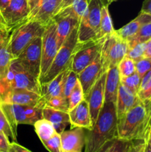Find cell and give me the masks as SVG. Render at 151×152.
Here are the masks:
<instances>
[{"mask_svg": "<svg viewBox=\"0 0 151 152\" xmlns=\"http://www.w3.org/2000/svg\"><path fill=\"white\" fill-rule=\"evenodd\" d=\"M150 127L151 99L140 100L118 119L117 138L129 141L144 140Z\"/></svg>", "mask_w": 151, "mask_h": 152, "instance_id": "obj_1", "label": "cell"}, {"mask_svg": "<svg viewBox=\"0 0 151 152\" xmlns=\"http://www.w3.org/2000/svg\"><path fill=\"white\" fill-rule=\"evenodd\" d=\"M115 103L105 102L96 123L87 130L84 152H97L107 142L118 137Z\"/></svg>", "mask_w": 151, "mask_h": 152, "instance_id": "obj_2", "label": "cell"}, {"mask_svg": "<svg viewBox=\"0 0 151 152\" xmlns=\"http://www.w3.org/2000/svg\"><path fill=\"white\" fill-rule=\"evenodd\" d=\"M15 89H27L36 93H41L39 80L24 69L17 59L12 60L7 74L0 79V101L8 93Z\"/></svg>", "mask_w": 151, "mask_h": 152, "instance_id": "obj_3", "label": "cell"}, {"mask_svg": "<svg viewBox=\"0 0 151 152\" xmlns=\"http://www.w3.org/2000/svg\"><path fill=\"white\" fill-rule=\"evenodd\" d=\"M45 25L35 20H27L10 31L9 48L13 59H16L22 50L36 37H41Z\"/></svg>", "mask_w": 151, "mask_h": 152, "instance_id": "obj_4", "label": "cell"}, {"mask_svg": "<svg viewBox=\"0 0 151 152\" xmlns=\"http://www.w3.org/2000/svg\"><path fill=\"white\" fill-rule=\"evenodd\" d=\"M0 108L16 138H17V127L19 125L33 126L36 122L42 119V108L38 107L0 102Z\"/></svg>", "mask_w": 151, "mask_h": 152, "instance_id": "obj_5", "label": "cell"}, {"mask_svg": "<svg viewBox=\"0 0 151 152\" xmlns=\"http://www.w3.org/2000/svg\"><path fill=\"white\" fill-rule=\"evenodd\" d=\"M78 25L74 28L65 42L59 48L48 71H47L42 80L40 81L41 84L50 81L58 74L71 68L74 50L78 42Z\"/></svg>", "mask_w": 151, "mask_h": 152, "instance_id": "obj_6", "label": "cell"}, {"mask_svg": "<svg viewBox=\"0 0 151 152\" xmlns=\"http://www.w3.org/2000/svg\"><path fill=\"white\" fill-rule=\"evenodd\" d=\"M107 0H90L78 25V42L96 40L101 20V10Z\"/></svg>", "mask_w": 151, "mask_h": 152, "instance_id": "obj_7", "label": "cell"}, {"mask_svg": "<svg viewBox=\"0 0 151 152\" xmlns=\"http://www.w3.org/2000/svg\"><path fill=\"white\" fill-rule=\"evenodd\" d=\"M127 40L120 37L115 31L107 36L101 50L102 74L107 73L113 67L118 66L121 59L127 55Z\"/></svg>", "mask_w": 151, "mask_h": 152, "instance_id": "obj_8", "label": "cell"}, {"mask_svg": "<svg viewBox=\"0 0 151 152\" xmlns=\"http://www.w3.org/2000/svg\"><path fill=\"white\" fill-rule=\"evenodd\" d=\"M106 37L99 40H91L86 42H77L74 50L71 70L77 74L91 64L101 53Z\"/></svg>", "mask_w": 151, "mask_h": 152, "instance_id": "obj_9", "label": "cell"}, {"mask_svg": "<svg viewBox=\"0 0 151 152\" xmlns=\"http://www.w3.org/2000/svg\"><path fill=\"white\" fill-rule=\"evenodd\" d=\"M41 41V63L39 81L42 80L48 71L59 49L56 34V24L53 19L45 25Z\"/></svg>", "mask_w": 151, "mask_h": 152, "instance_id": "obj_10", "label": "cell"}, {"mask_svg": "<svg viewBox=\"0 0 151 152\" xmlns=\"http://www.w3.org/2000/svg\"><path fill=\"white\" fill-rule=\"evenodd\" d=\"M41 37H36L16 58L24 69L38 80L41 73Z\"/></svg>", "mask_w": 151, "mask_h": 152, "instance_id": "obj_11", "label": "cell"}, {"mask_svg": "<svg viewBox=\"0 0 151 152\" xmlns=\"http://www.w3.org/2000/svg\"><path fill=\"white\" fill-rule=\"evenodd\" d=\"M30 13L27 0H11L1 13L6 29L11 31L22 22H25Z\"/></svg>", "mask_w": 151, "mask_h": 152, "instance_id": "obj_12", "label": "cell"}, {"mask_svg": "<svg viewBox=\"0 0 151 152\" xmlns=\"http://www.w3.org/2000/svg\"><path fill=\"white\" fill-rule=\"evenodd\" d=\"M107 73L102 74L98 79L92 88L85 96L84 99L87 101L90 108V117L93 126L96 123L99 112L102 110L105 103V81Z\"/></svg>", "mask_w": 151, "mask_h": 152, "instance_id": "obj_13", "label": "cell"}, {"mask_svg": "<svg viewBox=\"0 0 151 152\" xmlns=\"http://www.w3.org/2000/svg\"><path fill=\"white\" fill-rule=\"evenodd\" d=\"M0 102L38 107L41 108L45 106L39 94L27 89H15L10 91L1 99Z\"/></svg>", "mask_w": 151, "mask_h": 152, "instance_id": "obj_14", "label": "cell"}, {"mask_svg": "<svg viewBox=\"0 0 151 152\" xmlns=\"http://www.w3.org/2000/svg\"><path fill=\"white\" fill-rule=\"evenodd\" d=\"M87 129L81 127L72 128L60 134L62 152H81L85 146Z\"/></svg>", "mask_w": 151, "mask_h": 152, "instance_id": "obj_15", "label": "cell"}, {"mask_svg": "<svg viewBox=\"0 0 151 152\" xmlns=\"http://www.w3.org/2000/svg\"><path fill=\"white\" fill-rule=\"evenodd\" d=\"M62 1V0H40L38 6L30 13L27 20H35L46 25L56 14Z\"/></svg>", "mask_w": 151, "mask_h": 152, "instance_id": "obj_16", "label": "cell"}, {"mask_svg": "<svg viewBox=\"0 0 151 152\" xmlns=\"http://www.w3.org/2000/svg\"><path fill=\"white\" fill-rule=\"evenodd\" d=\"M102 74H103L102 71L100 53L91 64L86 67L81 72L78 74V80L82 86L84 97L89 93L93 85L96 83Z\"/></svg>", "mask_w": 151, "mask_h": 152, "instance_id": "obj_17", "label": "cell"}, {"mask_svg": "<svg viewBox=\"0 0 151 152\" xmlns=\"http://www.w3.org/2000/svg\"><path fill=\"white\" fill-rule=\"evenodd\" d=\"M71 129L81 127L90 130L93 127L90 117V108L87 101L85 99L80 102L76 106L68 111Z\"/></svg>", "mask_w": 151, "mask_h": 152, "instance_id": "obj_18", "label": "cell"}, {"mask_svg": "<svg viewBox=\"0 0 151 152\" xmlns=\"http://www.w3.org/2000/svg\"><path fill=\"white\" fill-rule=\"evenodd\" d=\"M140 100L137 94L133 93L132 91L121 83L115 102L117 118L118 119L122 117Z\"/></svg>", "mask_w": 151, "mask_h": 152, "instance_id": "obj_19", "label": "cell"}, {"mask_svg": "<svg viewBox=\"0 0 151 152\" xmlns=\"http://www.w3.org/2000/svg\"><path fill=\"white\" fill-rule=\"evenodd\" d=\"M53 19L56 24L58 44L60 48L74 28L79 24L80 20L70 16H54Z\"/></svg>", "mask_w": 151, "mask_h": 152, "instance_id": "obj_20", "label": "cell"}, {"mask_svg": "<svg viewBox=\"0 0 151 152\" xmlns=\"http://www.w3.org/2000/svg\"><path fill=\"white\" fill-rule=\"evenodd\" d=\"M42 118L50 121L59 134L64 132L67 126L70 125L68 112L53 109L47 106L42 108Z\"/></svg>", "mask_w": 151, "mask_h": 152, "instance_id": "obj_21", "label": "cell"}, {"mask_svg": "<svg viewBox=\"0 0 151 152\" xmlns=\"http://www.w3.org/2000/svg\"><path fill=\"white\" fill-rule=\"evenodd\" d=\"M120 84L121 77L118 66L110 68L107 72L105 81V102H113L115 103Z\"/></svg>", "mask_w": 151, "mask_h": 152, "instance_id": "obj_22", "label": "cell"}, {"mask_svg": "<svg viewBox=\"0 0 151 152\" xmlns=\"http://www.w3.org/2000/svg\"><path fill=\"white\" fill-rule=\"evenodd\" d=\"M71 68L65 70L63 72L58 74L56 77L50 81L41 84V95L44 104L47 100L54 96H62V88H63L64 79L65 75Z\"/></svg>", "mask_w": 151, "mask_h": 152, "instance_id": "obj_23", "label": "cell"}, {"mask_svg": "<svg viewBox=\"0 0 151 152\" xmlns=\"http://www.w3.org/2000/svg\"><path fill=\"white\" fill-rule=\"evenodd\" d=\"M149 22H151V14L140 12V13L133 20L130 21L120 29L117 31L115 30V32L120 37L127 40L136 34L143 25Z\"/></svg>", "mask_w": 151, "mask_h": 152, "instance_id": "obj_24", "label": "cell"}, {"mask_svg": "<svg viewBox=\"0 0 151 152\" xmlns=\"http://www.w3.org/2000/svg\"><path fill=\"white\" fill-rule=\"evenodd\" d=\"M10 31H4L0 33V79L7 74L13 57L9 48Z\"/></svg>", "mask_w": 151, "mask_h": 152, "instance_id": "obj_25", "label": "cell"}, {"mask_svg": "<svg viewBox=\"0 0 151 152\" xmlns=\"http://www.w3.org/2000/svg\"><path fill=\"white\" fill-rule=\"evenodd\" d=\"M109 4L105 3L103 4L101 10V20L100 25H99V32L96 37V40L101 39L110 35L113 33L115 32L113 25L112 19L110 15L109 9H108Z\"/></svg>", "mask_w": 151, "mask_h": 152, "instance_id": "obj_26", "label": "cell"}, {"mask_svg": "<svg viewBox=\"0 0 151 152\" xmlns=\"http://www.w3.org/2000/svg\"><path fill=\"white\" fill-rule=\"evenodd\" d=\"M33 126L37 136L42 143L48 140L55 134L57 133L53 124L45 119L42 118L38 120L36 122Z\"/></svg>", "mask_w": 151, "mask_h": 152, "instance_id": "obj_27", "label": "cell"}, {"mask_svg": "<svg viewBox=\"0 0 151 152\" xmlns=\"http://www.w3.org/2000/svg\"><path fill=\"white\" fill-rule=\"evenodd\" d=\"M151 39V22L143 25L139 31L133 37L127 39L128 48H132L137 44L146 43Z\"/></svg>", "mask_w": 151, "mask_h": 152, "instance_id": "obj_28", "label": "cell"}, {"mask_svg": "<svg viewBox=\"0 0 151 152\" xmlns=\"http://www.w3.org/2000/svg\"><path fill=\"white\" fill-rule=\"evenodd\" d=\"M78 80V74L74 72L70 69L68 71V73L65 75V79H64L63 88H62V96L68 101L70 94L71 91L75 87L77 81Z\"/></svg>", "mask_w": 151, "mask_h": 152, "instance_id": "obj_29", "label": "cell"}, {"mask_svg": "<svg viewBox=\"0 0 151 152\" xmlns=\"http://www.w3.org/2000/svg\"><path fill=\"white\" fill-rule=\"evenodd\" d=\"M137 94L141 100L151 99V71H148L142 78Z\"/></svg>", "mask_w": 151, "mask_h": 152, "instance_id": "obj_30", "label": "cell"}, {"mask_svg": "<svg viewBox=\"0 0 151 152\" xmlns=\"http://www.w3.org/2000/svg\"><path fill=\"white\" fill-rule=\"evenodd\" d=\"M120 77H128L136 72V62L132 59L125 56L118 65Z\"/></svg>", "mask_w": 151, "mask_h": 152, "instance_id": "obj_31", "label": "cell"}, {"mask_svg": "<svg viewBox=\"0 0 151 152\" xmlns=\"http://www.w3.org/2000/svg\"><path fill=\"white\" fill-rule=\"evenodd\" d=\"M84 99V91H83L82 86L79 80H78L76 84L75 87L71 91L68 98V105H69V111L76 106L80 102Z\"/></svg>", "mask_w": 151, "mask_h": 152, "instance_id": "obj_32", "label": "cell"}, {"mask_svg": "<svg viewBox=\"0 0 151 152\" xmlns=\"http://www.w3.org/2000/svg\"><path fill=\"white\" fill-rule=\"evenodd\" d=\"M142 81V77L135 72L132 75L121 78V83L135 94H138Z\"/></svg>", "mask_w": 151, "mask_h": 152, "instance_id": "obj_33", "label": "cell"}, {"mask_svg": "<svg viewBox=\"0 0 151 152\" xmlns=\"http://www.w3.org/2000/svg\"><path fill=\"white\" fill-rule=\"evenodd\" d=\"M45 106L59 111H66V112L69 111L68 101L63 96H58L50 98L45 102Z\"/></svg>", "mask_w": 151, "mask_h": 152, "instance_id": "obj_34", "label": "cell"}, {"mask_svg": "<svg viewBox=\"0 0 151 152\" xmlns=\"http://www.w3.org/2000/svg\"><path fill=\"white\" fill-rule=\"evenodd\" d=\"M42 144L49 152H62L60 134L56 133L51 138Z\"/></svg>", "mask_w": 151, "mask_h": 152, "instance_id": "obj_35", "label": "cell"}, {"mask_svg": "<svg viewBox=\"0 0 151 152\" xmlns=\"http://www.w3.org/2000/svg\"><path fill=\"white\" fill-rule=\"evenodd\" d=\"M145 46H146V43H140V44L136 45L132 48H129L126 56L134 60L135 62L140 60L141 59L144 58Z\"/></svg>", "mask_w": 151, "mask_h": 152, "instance_id": "obj_36", "label": "cell"}, {"mask_svg": "<svg viewBox=\"0 0 151 152\" xmlns=\"http://www.w3.org/2000/svg\"><path fill=\"white\" fill-rule=\"evenodd\" d=\"M0 132H3L4 134L7 135L9 139L10 138V139L13 140V142L16 141V138L15 137L14 134L11 130V128H10V125H9L1 108H0Z\"/></svg>", "mask_w": 151, "mask_h": 152, "instance_id": "obj_37", "label": "cell"}, {"mask_svg": "<svg viewBox=\"0 0 151 152\" xmlns=\"http://www.w3.org/2000/svg\"><path fill=\"white\" fill-rule=\"evenodd\" d=\"M150 71H151V60L142 58L136 62V72L142 78Z\"/></svg>", "mask_w": 151, "mask_h": 152, "instance_id": "obj_38", "label": "cell"}, {"mask_svg": "<svg viewBox=\"0 0 151 152\" xmlns=\"http://www.w3.org/2000/svg\"><path fill=\"white\" fill-rule=\"evenodd\" d=\"M131 141L115 138L110 152H128Z\"/></svg>", "mask_w": 151, "mask_h": 152, "instance_id": "obj_39", "label": "cell"}, {"mask_svg": "<svg viewBox=\"0 0 151 152\" xmlns=\"http://www.w3.org/2000/svg\"><path fill=\"white\" fill-rule=\"evenodd\" d=\"M148 137V135H147ZM147 137L144 140H136L130 142L128 152H144L147 142Z\"/></svg>", "mask_w": 151, "mask_h": 152, "instance_id": "obj_40", "label": "cell"}, {"mask_svg": "<svg viewBox=\"0 0 151 152\" xmlns=\"http://www.w3.org/2000/svg\"><path fill=\"white\" fill-rule=\"evenodd\" d=\"M10 142L7 135L0 132V151L9 152Z\"/></svg>", "mask_w": 151, "mask_h": 152, "instance_id": "obj_41", "label": "cell"}, {"mask_svg": "<svg viewBox=\"0 0 151 152\" xmlns=\"http://www.w3.org/2000/svg\"><path fill=\"white\" fill-rule=\"evenodd\" d=\"M9 152H32L25 147L18 144L16 142H11L10 145V149Z\"/></svg>", "mask_w": 151, "mask_h": 152, "instance_id": "obj_42", "label": "cell"}, {"mask_svg": "<svg viewBox=\"0 0 151 152\" xmlns=\"http://www.w3.org/2000/svg\"><path fill=\"white\" fill-rule=\"evenodd\" d=\"M144 58L151 60V39L146 42L144 53Z\"/></svg>", "mask_w": 151, "mask_h": 152, "instance_id": "obj_43", "label": "cell"}, {"mask_svg": "<svg viewBox=\"0 0 151 152\" xmlns=\"http://www.w3.org/2000/svg\"><path fill=\"white\" fill-rule=\"evenodd\" d=\"M141 12L151 14V0H145L144 1Z\"/></svg>", "mask_w": 151, "mask_h": 152, "instance_id": "obj_44", "label": "cell"}, {"mask_svg": "<svg viewBox=\"0 0 151 152\" xmlns=\"http://www.w3.org/2000/svg\"><path fill=\"white\" fill-rule=\"evenodd\" d=\"M114 140H115V139L107 142L102 148H99V150L97 152H110V149L111 146H112L113 144Z\"/></svg>", "mask_w": 151, "mask_h": 152, "instance_id": "obj_45", "label": "cell"}, {"mask_svg": "<svg viewBox=\"0 0 151 152\" xmlns=\"http://www.w3.org/2000/svg\"><path fill=\"white\" fill-rule=\"evenodd\" d=\"M39 1L40 0H27V2L29 6L30 10V13L38 6Z\"/></svg>", "mask_w": 151, "mask_h": 152, "instance_id": "obj_46", "label": "cell"}, {"mask_svg": "<svg viewBox=\"0 0 151 152\" xmlns=\"http://www.w3.org/2000/svg\"><path fill=\"white\" fill-rule=\"evenodd\" d=\"M11 0H0V13L7 7Z\"/></svg>", "mask_w": 151, "mask_h": 152, "instance_id": "obj_47", "label": "cell"}, {"mask_svg": "<svg viewBox=\"0 0 151 152\" xmlns=\"http://www.w3.org/2000/svg\"><path fill=\"white\" fill-rule=\"evenodd\" d=\"M6 30L7 29H6V27H5V25H4V20H3L2 16H1V13H0V33H1L2 31H6Z\"/></svg>", "mask_w": 151, "mask_h": 152, "instance_id": "obj_48", "label": "cell"}, {"mask_svg": "<svg viewBox=\"0 0 151 152\" xmlns=\"http://www.w3.org/2000/svg\"><path fill=\"white\" fill-rule=\"evenodd\" d=\"M147 138H148V137H147ZM144 152H151V148H150V147L149 145H148V141H147V142L146 147H145L144 151Z\"/></svg>", "mask_w": 151, "mask_h": 152, "instance_id": "obj_49", "label": "cell"}, {"mask_svg": "<svg viewBox=\"0 0 151 152\" xmlns=\"http://www.w3.org/2000/svg\"><path fill=\"white\" fill-rule=\"evenodd\" d=\"M147 141H148V145H149V146L150 147V148H151V138L149 137V134H148Z\"/></svg>", "mask_w": 151, "mask_h": 152, "instance_id": "obj_50", "label": "cell"}, {"mask_svg": "<svg viewBox=\"0 0 151 152\" xmlns=\"http://www.w3.org/2000/svg\"><path fill=\"white\" fill-rule=\"evenodd\" d=\"M118 1V0H107V1L108 4H110V3L112 2H114V1Z\"/></svg>", "mask_w": 151, "mask_h": 152, "instance_id": "obj_51", "label": "cell"}, {"mask_svg": "<svg viewBox=\"0 0 151 152\" xmlns=\"http://www.w3.org/2000/svg\"><path fill=\"white\" fill-rule=\"evenodd\" d=\"M149 137L151 138V127H150V132H149Z\"/></svg>", "mask_w": 151, "mask_h": 152, "instance_id": "obj_52", "label": "cell"}, {"mask_svg": "<svg viewBox=\"0 0 151 152\" xmlns=\"http://www.w3.org/2000/svg\"><path fill=\"white\" fill-rule=\"evenodd\" d=\"M0 152H2V151H0Z\"/></svg>", "mask_w": 151, "mask_h": 152, "instance_id": "obj_53", "label": "cell"}]
</instances>
